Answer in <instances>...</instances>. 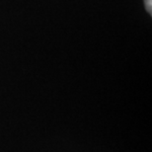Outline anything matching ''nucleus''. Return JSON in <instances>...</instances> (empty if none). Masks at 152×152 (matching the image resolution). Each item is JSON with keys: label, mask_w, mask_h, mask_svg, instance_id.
Segmentation results:
<instances>
[{"label": "nucleus", "mask_w": 152, "mask_h": 152, "mask_svg": "<svg viewBox=\"0 0 152 152\" xmlns=\"http://www.w3.org/2000/svg\"><path fill=\"white\" fill-rule=\"evenodd\" d=\"M145 8H146L147 12L149 14L152 13V0H144Z\"/></svg>", "instance_id": "1"}]
</instances>
